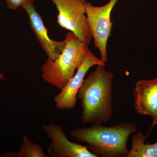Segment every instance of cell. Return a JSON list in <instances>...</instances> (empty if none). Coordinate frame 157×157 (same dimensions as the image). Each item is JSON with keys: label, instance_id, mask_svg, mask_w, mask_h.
<instances>
[{"label": "cell", "instance_id": "8992f818", "mask_svg": "<svg viewBox=\"0 0 157 157\" xmlns=\"http://www.w3.org/2000/svg\"><path fill=\"white\" fill-rule=\"evenodd\" d=\"M98 65L105 66V64L89 50L74 76L60 90V92L55 97L54 100L57 108L66 110L74 108L78 100L76 97L78 90L83 83L86 75L90 68Z\"/></svg>", "mask_w": 157, "mask_h": 157}, {"label": "cell", "instance_id": "5b68a950", "mask_svg": "<svg viewBox=\"0 0 157 157\" xmlns=\"http://www.w3.org/2000/svg\"><path fill=\"white\" fill-rule=\"evenodd\" d=\"M119 0H109L104 6L97 7L86 2L85 5L86 14L94 46L100 52L101 59L107 61V43L112 30L111 14Z\"/></svg>", "mask_w": 157, "mask_h": 157}, {"label": "cell", "instance_id": "8fae6325", "mask_svg": "<svg viewBox=\"0 0 157 157\" xmlns=\"http://www.w3.org/2000/svg\"><path fill=\"white\" fill-rule=\"evenodd\" d=\"M3 157H47V156L39 144L31 141L27 136H24L18 152H8L4 154Z\"/></svg>", "mask_w": 157, "mask_h": 157}, {"label": "cell", "instance_id": "7c38bea8", "mask_svg": "<svg viewBox=\"0 0 157 157\" xmlns=\"http://www.w3.org/2000/svg\"><path fill=\"white\" fill-rule=\"evenodd\" d=\"M7 7L11 10H17L21 7L23 0H5Z\"/></svg>", "mask_w": 157, "mask_h": 157}, {"label": "cell", "instance_id": "7a4b0ae2", "mask_svg": "<svg viewBox=\"0 0 157 157\" xmlns=\"http://www.w3.org/2000/svg\"><path fill=\"white\" fill-rule=\"evenodd\" d=\"M137 132L132 122H122L113 126L93 124L88 128L73 129L70 135L74 140L87 144L89 151L97 157H128V138Z\"/></svg>", "mask_w": 157, "mask_h": 157}, {"label": "cell", "instance_id": "30bf717a", "mask_svg": "<svg viewBox=\"0 0 157 157\" xmlns=\"http://www.w3.org/2000/svg\"><path fill=\"white\" fill-rule=\"evenodd\" d=\"M147 136L138 131L132 138V147L128 157H157V142L145 143Z\"/></svg>", "mask_w": 157, "mask_h": 157}, {"label": "cell", "instance_id": "9c48e42d", "mask_svg": "<svg viewBox=\"0 0 157 157\" xmlns=\"http://www.w3.org/2000/svg\"><path fill=\"white\" fill-rule=\"evenodd\" d=\"M133 97L136 112L152 118L150 131L153 127L157 125V75L151 80L137 81L133 91Z\"/></svg>", "mask_w": 157, "mask_h": 157}, {"label": "cell", "instance_id": "277c9868", "mask_svg": "<svg viewBox=\"0 0 157 157\" xmlns=\"http://www.w3.org/2000/svg\"><path fill=\"white\" fill-rule=\"evenodd\" d=\"M57 9L60 26L73 33L81 42L89 45L92 36L86 14V0H51Z\"/></svg>", "mask_w": 157, "mask_h": 157}, {"label": "cell", "instance_id": "3957f363", "mask_svg": "<svg viewBox=\"0 0 157 157\" xmlns=\"http://www.w3.org/2000/svg\"><path fill=\"white\" fill-rule=\"evenodd\" d=\"M64 41V48L60 55L53 60L48 59L42 67V79L59 90L72 78L89 50L88 45L72 32L67 34Z\"/></svg>", "mask_w": 157, "mask_h": 157}, {"label": "cell", "instance_id": "52a82bcc", "mask_svg": "<svg viewBox=\"0 0 157 157\" xmlns=\"http://www.w3.org/2000/svg\"><path fill=\"white\" fill-rule=\"evenodd\" d=\"M42 129L51 142L48 148L51 157H97L86 146L70 141L61 127L43 124Z\"/></svg>", "mask_w": 157, "mask_h": 157}, {"label": "cell", "instance_id": "4fadbf2b", "mask_svg": "<svg viewBox=\"0 0 157 157\" xmlns=\"http://www.w3.org/2000/svg\"><path fill=\"white\" fill-rule=\"evenodd\" d=\"M0 79H5V76L2 73H0Z\"/></svg>", "mask_w": 157, "mask_h": 157}, {"label": "cell", "instance_id": "6da1fadb", "mask_svg": "<svg viewBox=\"0 0 157 157\" xmlns=\"http://www.w3.org/2000/svg\"><path fill=\"white\" fill-rule=\"evenodd\" d=\"M105 66L98 65L85 78L77 94L81 103L82 123L103 124L112 117V80L113 73Z\"/></svg>", "mask_w": 157, "mask_h": 157}, {"label": "cell", "instance_id": "ba28073f", "mask_svg": "<svg viewBox=\"0 0 157 157\" xmlns=\"http://www.w3.org/2000/svg\"><path fill=\"white\" fill-rule=\"evenodd\" d=\"M21 7L28 15L31 28L48 58L52 60L55 59L64 48V40L56 41L49 37L42 16L35 9L34 0H23Z\"/></svg>", "mask_w": 157, "mask_h": 157}]
</instances>
